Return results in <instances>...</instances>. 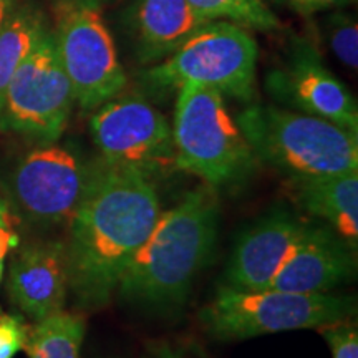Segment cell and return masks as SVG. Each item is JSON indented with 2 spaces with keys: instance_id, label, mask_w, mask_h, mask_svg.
I'll use <instances>...</instances> for the list:
<instances>
[{
  "instance_id": "obj_1",
  "label": "cell",
  "mask_w": 358,
  "mask_h": 358,
  "mask_svg": "<svg viewBox=\"0 0 358 358\" xmlns=\"http://www.w3.org/2000/svg\"><path fill=\"white\" fill-rule=\"evenodd\" d=\"M161 214L153 178L101 161L93 164L82 203L69 224V284L85 307H101Z\"/></svg>"
},
{
  "instance_id": "obj_2",
  "label": "cell",
  "mask_w": 358,
  "mask_h": 358,
  "mask_svg": "<svg viewBox=\"0 0 358 358\" xmlns=\"http://www.w3.org/2000/svg\"><path fill=\"white\" fill-rule=\"evenodd\" d=\"M217 196L209 187L186 192L146 237L120 279L124 299L150 306L179 303L213 256L217 237Z\"/></svg>"
},
{
  "instance_id": "obj_3",
  "label": "cell",
  "mask_w": 358,
  "mask_h": 358,
  "mask_svg": "<svg viewBox=\"0 0 358 358\" xmlns=\"http://www.w3.org/2000/svg\"><path fill=\"white\" fill-rule=\"evenodd\" d=\"M236 123L257 159L292 178L358 171V133L329 120L254 105L237 116Z\"/></svg>"
},
{
  "instance_id": "obj_4",
  "label": "cell",
  "mask_w": 358,
  "mask_h": 358,
  "mask_svg": "<svg viewBox=\"0 0 358 358\" xmlns=\"http://www.w3.org/2000/svg\"><path fill=\"white\" fill-rule=\"evenodd\" d=\"M178 90L171 128L176 166L209 186L234 185L250 176L257 156L232 120L222 93L198 83Z\"/></svg>"
},
{
  "instance_id": "obj_5",
  "label": "cell",
  "mask_w": 358,
  "mask_h": 358,
  "mask_svg": "<svg viewBox=\"0 0 358 358\" xmlns=\"http://www.w3.org/2000/svg\"><path fill=\"white\" fill-rule=\"evenodd\" d=\"M357 312L350 295L294 294L284 290L221 287L201 310V324L217 340H244L289 330L320 329Z\"/></svg>"
},
{
  "instance_id": "obj_6",
  "label": "cell",
  "mask_w": 358,
  "mask_h": 358,
  "mask_svg": "<svg viewBox=\"0 0 358 358\" xmlns=\"http://www.w3.org/2000/svg\"><path fill=\"white\" fill-rule=\"evenodd\" d=\"M259 48L243 25L214 20L192 34L163 64L148 70L146 82L156 88L198 83L249 101L256 93Z\"/></svg>"
},
{
  "instance_id": "obj_7",
  "label": "cell",
  "mask_w": 358,
  "mask_h": 358,
  "mask_svg": "<svg viewBox=\"0 0 358 358\" xmlns=\"http://www.w3.org/2000/svg\"><path fill=\"white\" fill-rule=\"evenodd\" d=\"M55 43L75 101L96 110L127 85L115 40L101 12L88 0H66L58 8Z\"/></svg>"
},
{
  "instance_id": "obj_8",
  "label": "cell",
  "mask_w": 358,
  "mask_h": 358,
  "mask_svg": "<svg viewBox=\"0 0 358 358\" xmlns=\"http://www.w3.org/2000/svg\"><path fill=\"white\" fill-rule=\"evenodd\" d=\"M73 101L55 37L45 30L8 83L0 110V129L53 143L65 131Z\"/></svg>"
},
{
  "instance_id": "obj_9",
  "label": "cell",
  "mask_w": 358,
  "mask_h": 358,
  "mask_svg": "<svg viewBox=\"0 0 358 358\" xmlns=\"http://www.w3.org/2000/svg\"><path fill=\"white\" fill-rule=\"evenodd\" d=\"M92 166L47 143L27 153L10 174L8 204L15 216L40 226L70 224L82 203Z\"/></svg>"
},
{
  "instance_id": "obj_10",
  "label": "cell",
  "mask_w": 358,
  "mask_h": 358,
  "mask_svg": "<svg viewBox=\"0 0 358 358\" xmlns=\"http://www.w3.org/2000/svg\"><path fill=\"white\" fill-rule=\"evenodd\" d=\"M90 129L103 161L148 176L176 166L171 124L145 98L115 96L96 108Z\"/></svg>"
},
{
  "instance_id": "obj_11",
  "label": "cell",
  "mask_w": 358,
  "mask_h": 358,
  "mask_svg": "<svg viewBox=\"0 0 358 358\" xmlns=\"http://www.w3.org/2000/svg\"><path fill=\"white\" fill-rule=\"evenodd\" d=\"M313 226L280 211L245 231L232 250L226 268V287L264 290L271 287L280 267L308 239Z\"/></svg>"
},
{
  "instance_id": "obj_12",
  "label": "cell",
  "mask_w": 358,
  "mask_h": 358,
  "mask_svg": "<svg viewBox=\"0 0 358 358\" xmlns=\"http://www.w3.org/2000/svg\"><path fill=\"white\" fill-rule=\"evenodd\" d=\"M69 289L65 243L35 241L13 249L7 277L8 297L29 319L40 322L64 310Z\"/></svg>"
},
{
  "instance_id": "obj_13",
  "label": "cell",
  "mask_w": 358,
  "mask_h": 358,
  "mask_svg": "<svg viewBox=\"0 0 358 358\" xmlns=\"http://www.w3.org/2000/svg\"><path fill=\"white\" fill-rule=\"evenodd\" d=\"M272 95L301 113L319 116L358 133V108L348 88L310 50H299L285 69L268 75Z\"/></svg>"
},
{
  "instance_id": "obj_14",
  "label": "cell",
  "mask_w": 358,
  "mask_h": 358,
  "mask_svg": "<svg viewBox=\"0 0 358 358\" xmlns=\"http://www.w3.org/2000/svg\"><path fill=\"white\" fill-rule=\"evenodd\" d=\"M355 274L352 248L334 232L313 226L312 234L277 272L271 287L294 294H329Z\"/></svg>"
},
{
  "instance_id": "obj_15",
  "label": "cell",
  "mask_w": 358,
  "mask_h": 358,
  "mask_svg": "<svg viewBox=\"0 0 358 358\" xmlns=\"http://www.w3.org/2000/svg\"><path fill=\"white\" fill-rule=\"evenodd\" d=\"M208 24L187 0H138L133 10V30L143 62L169 57Z\"/></svg>"
},
{
  "instance_id": "obj_16",
  "label": "cell",
  "mask_w": 358,
  "mask_h": 358,
  "mask_svg": "<svg viewBox=\"0 0 358 358\" xmlns=\"http://www.w3.org/2000/svg\"><path fill=\"white\" fill-rule=\"evenodd\" d=\"M294 187L308 213L325 219L348 248H357L358 171L294 178Z\"/></svg>"
},
{
  "instance_id": "obj_17",
  "label": "cell",
  "mask_w": 358,
  "mask_h": 358,
  "mask_svg": "<svg viewBox=\"0 0 358 358\" xmlns=\"http://www.w3.org/2000/svg\"><path fill=\"white\" fill-rule=\"evenodd\" d=\"M45 30L42 15L32 7H17L0 29V110L13 73L34 50Z\"/></svg>"
},
{
  "instance_id": "obj_18",
  "label": "cell",
  "mask_w": 358,
  "mask_h": 358,
  "mask_svg": "<svg viewBox=\"0 0 358 358\" xmlns=\"http://www.w3.org/2000/svg\"><path fill=\"white\" fill-rule=\"evenodd\" d=\"M83 338V317L62 310L29 330L25 350L29 358H80Z\"/></svg>"
},
{
  "instance_id": "obj_19",
  "label": "cell",
  "mask_w": 358,
  "mask_h": 358,
  "mask_svg": "<svg viewBox=\"0 0 358 358\" xmlns=\"http://www.w3.org/2000/svg\"><path fill=\"white\" fill-rule=\"evenodd\" d=\"M189 6L209 22L227 20L259 30H275L280 22L264 0H187Z\"/></svg>"
},
{
  "instance_id": "obj_20",
  "label": "cell",
  "mask_w": 358,
  "mask_h": 358,
  "mask_svg": "<svg viewBox=\"0 0 358 358\" xmlns=\"http://www.w3.org/2000/svg\"><path fill=\"white\" fill-rule=\"evenodd\" d=\"M329 45L334 55L347 69L357 70L358 65V25L347 13H335L329 20Z\"/></svg>"
},
{
  "instance_id": "obj_21",
  "label": "cell",
  "mask_w": 358,
  "mask_h": 358,
  "mask_svg": "<svg viewBox=\"0 0 358 358\" xmlns=\"http://www.w3.org/2000/svg\"><path fill=\"white\" fill-rule=\"evenodd\" d=\"M348 320L320 327L322 334L329 342L334 358H358L357 325Z\"/></svg>"
},
{
  "instance_id": "obj_22",
  "label": "cell",
  "mask_w": 358,
  "mask_h": 358,
  "mask_svg": "<svg viewBox=\"0 0 358 358\" xmlns=\"http://www.w3.org/2000/svg\"><path fill=\"white\" fill-rule=\"evenodd\" d=\"M29 329L19 315L0 313V358H13L25 348Z\"/></svg>"
},
{
  "instance_id": "obj_23",
  "label": "cell",
  "mask_w": 358,
  "mask_h": 358,
  "mask_svg": "<svg viewBox=\"0 0 358 358\" xmlns=\"http://www.w3.org/2000/svg\"><path fill=\"white\" fill-rule=\"evenodd\" d=\"M17 245H19L17 216L12 211L8 199L0 192V282L3 277L6 259Z\"/></svg>"
},
{
  "instance_id": "obj_24",
  "label": "cell",
  "mask_w": 358,
  "mask_h": 358,
  "mask_svg": "<svg viewBox=\"0 0 358 358\" xmlns=\"http://www.w3.org/2000/svg\"><path fill=\"white\" fill-rule=\"evenodd\" d=\"M289 7H292L295 12L303 13V15H310V13L332 10V8H340L350 0H284Z\"/></svg>"
},
{
  "instance_id": "obj_25",
  "label": "cell",
  "mask_w": 358,
  "mask_h": 358,
  "mask_svg": "<svg viewBox=\"0 0 358 358\" xmlns=\"http://www.w3.org/2000/svg\"><path fill=\"white\" fill-rule=\"evenodd\" d=\"M145 358H187V357L186 353L179 350V348L169 345L166 342H161V343H153V345L148 347Z\"/></svg>"
},
{
  "instance_id": "obj_26",
  "label": "cell",
  "mask_w": 358,
  "mask_h": 358,
  "mask_svg": "<svg viewBox=\"0 0 358 358\" xmlns=\"http://www.w3.org/2000/svg\"><path fill=\"white\" fill-rule=\"evenodd\" d=\"M17 2L19 0H0V29H2L3 24L8 20V17L12 15L13 10H15Z\"/></svg>"
}]
</instances>
